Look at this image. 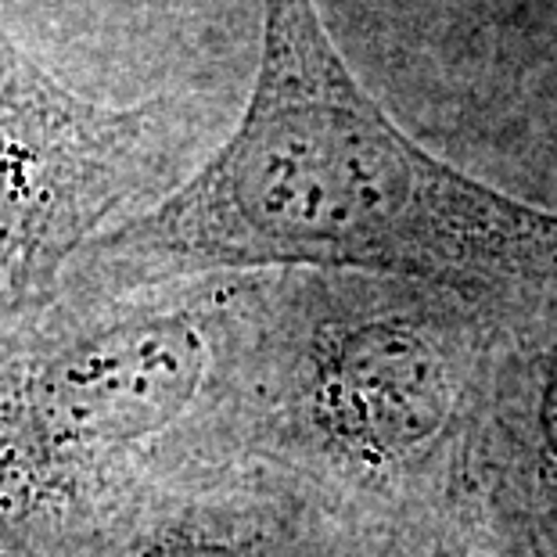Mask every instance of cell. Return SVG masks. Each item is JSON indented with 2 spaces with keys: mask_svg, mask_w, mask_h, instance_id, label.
Instances as JSON below:
<instances>
[{
  "mask_svg": "<svg viewBox=\"0 0 557 557\" xmlns=\"http://www.w3.org/2000/svg\"><path fill=\"white\" fill-rule=\"evenodd\" d=\"M184 140L173 98H83L0 22V342L51 310L94 242L176 191Z\"/></svg>",
  "mask_w": 557,
  "mask_h": 557,
  "instance_id": "obj_3",
  "label": "cell"
},
{
  "mask_svg": "<svg viewBox=\"0 0 557 557\" xmlns=\"http://www.w3.org/2000/svg\"><path fill=\"white\" fill-rule=\"evenodd\" d=\"M0 557H4V554H0Z\"/></svg>",
  "mask_w": 557,
  "mask_h": 557,
  "instance_id": "obj_7",
  "label": "cell"
},
{
  "mask_svg": "<svg viewBox=\"0 0 557 557\" xmlns=\"http://www.w3.org/2000/svg\"><path fill=\"white\" fill-rule=\"evenodd\" d=\"M162 288L58 295L0 342V554L79 557L115 493L212 403L220 317Z\"/></svg>",
  "mask_w": 557,
  "mask_h": 557,
  "instance_id": "obj_2",
  "label": "cell"
},
{
  "mask_svg": "<svg viewBox=\"0 0 557 557\" xmlns=\"http://www.w3.org/2000/svg\"><path fill=\"white\" fill-rule=\"evenodd\" d=\"M267 267L403 274L460 295L557 288V212L424 151L331 40L317 0H263L238 129L94 242L62 295H123Z\"/></svg>",
  "mask_w": 557,
  "mask_h": 557,
  "instance_id": "obj_1",
  "label": "cell"
},
{
  "mask_svg": "<svg viewBox=\"0 0 557 557\" xmlns=\"http://www.w3.org/2000/svg\"><path fill=\"white\" fill-rule=\"evenodd\" d=\"M79 557H267L252 521L216 507L120 525Z\"/></svg>",
  "mask_w": 557,
  "mask_h": 557,
  "instance_id": "obj_5",
  "label": "cell"
},
{
  "mask_svg": "<svg viewBox=\"0 0 557 557\" xmlns=\"http://www.w3.org/2000/svg\"><path fill=\"white\" fill-rule=\"evenodd\" d=\"M540 421H543V435H547V446L557 454V363H554V371L547 374V385H543Z\"/></svg>",
  "mask_w": 557,
  "mask_h": 557,
  "instance_id": "obj_6",
  "label": "cell"
},
{
  "mask_svg": "<svg viewBox=\"0 0 557 557\" xmlns=\"http://www.w3.org/2000/svg\"><path fill=\"white\" fill-rule=\"evenodd\" d=\"M313 418L335 443L396 460L432 443L454 413L446 352L418 324H357L313 349Z\"/></svg>",
  "mask_w": 557,
  "mask_h": 557,
  "instance_id": "obj_4",
  "label": "cell"
}]
</instances>
